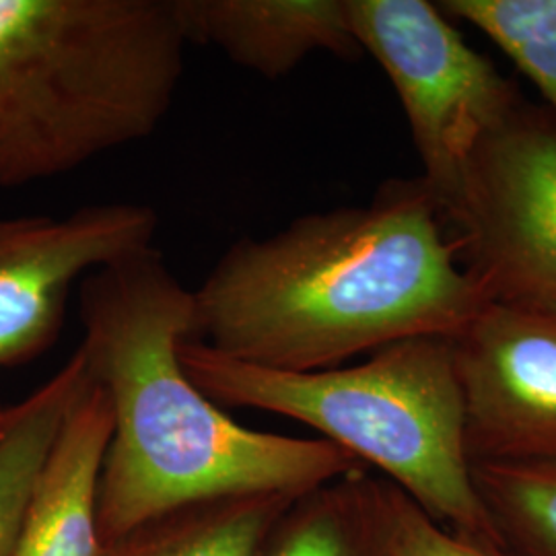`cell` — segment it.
<instances>
[{
    "label": "cell",
    "mask_w": 556,
    "mask_h": 556,
    "mask_svg": "<svg viewBox=\"0 0 556 556\" xmlns=\"http://www.w3.org/2000/svg\"><path fill=\"white\" fill-rule=\"evenodd\" d=\"M427 186L239 238L192 289L194 340L277 371H324L406 338L456 337L493 299L457 264Z\"/></svg>",
    "instance_id": "cell-1"
},
{
    "label": "cell",
    "mask_w": 556,
    "mask_h": 556,
    "mask_svg": "<svg viewBox=\"0 0 556 556\" xmlns=\"http://www.w3.org/2000/svg\"><path fill=\"white\" fill-rule=\"evenodd\" d=\"M179 361L220 406L312 427L365 468H378L445 530L501 553L475 486L452 337L406 338L353 367L307 374L241 363L199 340L179 344Z\"/></svg>",
    "instance_id": "cell-4"
},
{
    "label": "cell",
    "mask_w": 556,
    "mask_h": 556,
    "mask_svg": "<svg viewBox=\"0 0 556 556\" xmlns=\"http://www.w3.org/2000/svg\"><path fill=\"white\" fill-rule=\"evenodd\" d=\"M80 353L108 396L101 544L181 505L243 495L299 497L365 468L326 439L239 425L188 378L179 344L194 340L192 289L155 248L79 285Z\"/></svg>",
    "instance_id": "cell-2"
},
{
    "label": "cell",
    "mask_w": 556,
    "mask_h": 556,
    "mask_svg": "<svg viewBox=\"0 0 556 556\" xmlns=\"http://www.w3.org/2000/svg\"><path fill=\"white\" fill-rule=\"evenodd\" d=\"M374 480L358 468L293 498L262 556H386Z\"/></svg>",
    "instance_id": "cell-13"
},
{
    "label": "cell",
    "mask_w": 556,
    "mask_h": 556,
    "mask_svg": "<svg viewBox=\"0 0 556 556\" xmlns=\"http://www.w3.org/2000/svg\"><path fill=\"white\" fill-rule=\"evenodd\" d=\"M498 556H505V555H503V553H498Z\"/></svg>",
    "instance_id": "cell-18"
},
{
    "label": "cell",
    "mask_w": 556,
    "mask_h": 556,
    "mask_svg": "<svg viewBox=\"0 0 556 556\" xmlns=\"http://www.w3.org/2000/svg\"><path fill=\"white\" fill-rule=\"evenodd\" d=\"M439 9L495 41L556 114V0H445Z\"/></svg>",
    "instance_id": "cell-15"
},
{
    "label": "cell",
    "mask_w": 556,
    "mask_h": 556,
    "mask_svg": "<svg viewBox=\"0 0 556 556\" xmlns=\"http://www.w3.org/2000/svg\"><path fill=\"white\" fill-rule=\"evenodd\" d=\"M293 498L243 495L181 505L103 542L98 556H262Z\"/></svg>",
    "instance_id": "cell-11"
},
{
    "label": "cell",
    "mask_w": 556,
    "mask_h": 556,
    "mask_svg": "<svg viewBox=\"0 0 556 556\" xmlns=\"http://www.w3.org/2000/svg\"><path fill=\"white\" fill-rule=\"evenodd\" d=\"M157 229V213L137 202L0 219V369L52 349L80 280L155 248Z\"/></svg>",
    "instance_id": "cell-8"
},
{
    "label": "cell",
    "mask_w": 556,
    "mask_h": 556,
    "mask_svg": "<svg viewBox=\"0 0 556 556\" xmlns=\"http://www.w3.org/2000/svg\"><path fill=\"white\" fill-rule=\"evenodd\" d=\"M447 211L493 298L556 305V128L514 114L482 142Z\"/></svg>",
    "instance_id": "cell-6"
},
{
    "label": "cell",
    "mask_w": 556,
    "mask_h": 556,
    "mask_svg": "<svg viewBox=\"0 0 556 556\" xmlns=\"http://www.w3.org/2000/svg\"><path fill=\"white\" fill-rule=\"evenodd\" d=\"M351 31L396 89L425 167L450 208L482 142L511 118L507 80L427 0H346Z\"/></svg>",
    "instance_id": "cell-5"
},
{
    "label": "cell",
    "mask_w": 556,
    "mask_h": 556,
    "mask_svg": "<svg viewBox=\"0 0 556 556\" xmlns=\"http://www.w3.org/2000/svg\"><path fill=\"white\" fill-rule=\"evenodd\" d=\"M110 435L112 408L91 379L41 468L11 556H98V489Z\"/></svg>",
    "instance_id": "cell-10"
},
{
    "label": "cell",
    "mask_w": 556,
    "mask_h": 556,
    "mask_svg": "<svg viewBox=\"0 0 556 556\" xmlns=\"http://www.w3.org/2000/svg\"><path fill=\"white\" fill-rule=\"evenodd\" d=\"M475 462H555L556 305L489 299L452 337Z\"/></svg>",
    "instance_id": "cell-7"
},
{
    "label": "cell",
    "mask_w": 556,
    "mask_h": 556,
    "mask_svg": "<svg viewBox=\"0 0 556 556\" xmlns=\"http://www.w3.org/2000/svg\"><path fill=\"white\" fill-rule=\"evenodd\" d=\"M478 497L505 556H556L555 462H475Z\"/></svg>",
    "instance_id": "cell-14"
},
{
    "label": "cell",
    "mask_w": 556,
    "mask_h": 556,
    "mask_svg": "<svg viewBox=\"0 0 556 556\" xmlns=\"http://www.w3.org/2000/svg\"><path fill=\"white\" fill-rule=\"evenodd\" d=\"M7 410H9V406L0 404V425H2V420H4V417H7Z\"/></svg>",
    "instance_id": "cell-17"
},
{
    "label": "cell",
    "mask_w": 556,
    "mask_h": 556,
    "mask_svg": "<svg viewBox=\"0 0 556 556\" xmlns=\"http://www.w3.org/2000/svg\"><path fill=\"white\" fill-rule=\"evenodd\" d=\"M186 46L176 0H0V188L149 139Z\"/></svg>",
    "instance_id": "cell-3"
},
{
    "label": "cell",
    "mask_w": 556,
    "mask_h": 556,
    "mask_svg": "<svg viewBox=\"0 0 556 556\" xmlns=\"http://www.w3.org/2000/svg\"><path fill=\"white\" fill-rule=\"evenodd\" d=\"M89 381L87 361L77 349L52 378L9 406L0 425V556H11L41 468Z\"/></svg>",
    "instance_id": "cell-12"
},
{
    "label": "cell",
    "mask_w": 556,
    "mask_h": 556,
    "mask_svg": "<svg viewBox=\"0 0 556 556\" xmlns=\"http://www.w3.org/2000/svg\"><path fill=\"white\" fill-rule=\"evenodd\" d=\"M176 13L188 43L211 46L266 79L316 52L361 54L346 0H176Z\"/></svg>",
    "instance_id": "cell-9"
},
{
    "label": "cell",
    "mask_w": 556,
    "mask_h": 556,
    "mask_svg": "<svg viewBox=\"0 0 556 556\" xmlns=\"http://www.w3.org/2000/svg\"><path fill=\"white\" fill-rule=\"evenodd\" d=\"M386 556H498L457 538L386 478L374 480Z\"/></svg>",
    "instance_id": "cell-16"
}]
</instances>
